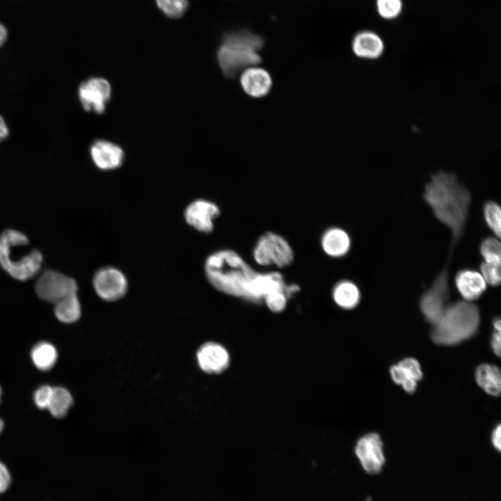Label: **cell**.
I'll return each mask as SVG.
<instances>
[{
    "instance_id": "e0dca14e",
    "label": "cell",
    "mask_w": 501,
    "mask_h": 501,
    "mask_svg": "<svg viewBox=\"0 0 501 501\" xmlns=\"http://www.w3.org/2000/svg\"><path fill=\"white\" fill-rule=\"evenodd\" d=\"M351 49L358 58L367 60L379 58L383 53L385 45L383 39L376 33L365 30L357 33L353 38Z\"/></svg>"
},
{
    "instance_id": "d4e9b609",
    "label": "cell",
    "mask_w": 501,
    "mask_h": 501,
    "mask_svg": "<svg viewBox=\"0 0 501 501\" xmlns=\"http://www.w3.org/2000/svg\"><path fill=\"white\" fill-rule=\"evenodd\" d=\"M479 252L484 259L483 262L500 264L501 246L499 239L491 237L483 239L479 246Z\"/></svg>"
},
{
    "instance_id": "d6a6232c",
    "label": "cell",
    "mask_w": 501,
    "mask_h": 501,
    "mask_svg": "<svg viewBox=\"0 0 501 501\" xmlns=\"http://www.w3.org/2000/svg\"><path fill=\"white\" fill-rule=\"evenodd\" d=\"M501 427L500 424H498L492 432L491 442L493 445L498 450L500 451L501 448Z\"/></svg>"
},
{
    "instance_id": "ffe728a7",
    "label": "cell",
    "mask_w": 501,
    "mask_h": 501,
    "mask_svg": "<svg viewBox=\"0 0 501 501\" xmlns=\"http://www.w3.org/2000/svg\"><path fill=\"white\" fill-rule=\"evenodd\" d=\"M475 379L480 388L490 395L498 397L501 390L500 369L493 365L482 364L475 371Z\"/></svg>"
},
{
    "instance_id": "74e56055",
    "label": "cell",
    "mask_w": 501,
    "mask_h": 501,
    "mask_svg": "<svg viewBox=\"0 0 501 501\" xmlns=\"http://www.w3.org/2000/svg\"><path fill=\"white\" fill-rule=\"evenodd\" d=\"M3 426H4V424H3V420L1 419H0V433L3 430Z\"/></svg>"
},
{
    "instance_id": "4316f807",
    "label": "cell",
    "mask_w": 501,
    "mask_h": 501,
    "mask_svg": "<svg viewBox=\"0 0 501 501\" xmlns=\"http://www.w3.org/2000/svg\"><path fill=\"white\" fill-rule=\"evenodd\" d=\"M376 7L378 14L385 19H393L401 13L402 0H376Z\"/></svg>"
},
{
    "instance_id": "d590c367",
    "label": "cell",
    "mask_w": 501,
    "mask_h": 501,
    "mask_svg": "<svg viewBox=\"0 0 501 501\" xmlns=\"http://www.w3.org/2000/svg\"><path fill=\"white\" fill-rule=\"evenodd\" d=\"M8 32L6 27L0 22V47L3 45L6 40Z\"/></svg>"
},
{
    "instance_id": "4fadbf2b",
    "label": "cell",
    "mask_w": 501,
    "mask_h": 501,
    "mask_svg": "<svg viewBox=\"0 0 501 501\" xmlns=\"http://www.w3.org/2000/svg\"><path fill=\"white\" fill-rule=\"evenodd\" d=\"M239 82L244 92L253 98H261L266 96L273 85L269 72L257 65L244 69L240 73Z\"/></svg>"
},
{
    "instance_id": "484cf974",
    "label": "cell",
    "mask_w": 501,
    "mask_h": 501,
    "mask_svg": "<svg viewBox=\"0 0 501 501\" xmlns=\"http://www.w3.org/2000/svg\"><path fill=\"white\" fill-rule=\"evenodd\" d=\"M159 8L168 17L179 18L187 9L188 0H156Z\"/></svg>"
},
{
    "instance_id": "7402d4cb",
    "label": "cell",
    "mask_w": 501,
    "mask_h": 501,
    "mask_svg": "<svg viewBox=\"0 0 501 501\" xmlns=\"http://www.w3.org/2000/svg\"><path fill=\"white\" fill-rule=\"evenodd\" d=\"M31 358L34 365L40 370L47 371L56 363L58 353L56 347L47 342L36 344L31 351Z\"/></svg>"
},
{
    "instance_id": "d6986e66",
    "label": "cell",
    "mask_w": 501,
    "mask_h": 501,
    "mask_svg": "<svg viewBox=\"0 0 501 501\" xmlns=\"http://www.w3.org/2000/svg\"><path fill=\"white\" fill-rule=\"evenodd\" d=\"M332 296L336 305L344 310L355 308L361 299L358 287L348 280H343L335 284Z\"/></svg>"
},
{
    "instance_id": "9c48e42d",
    "label": "cell",
    "mask_w": 501,
    "mask_h": 501,
    "mask_svg": "<svg viewBox=\"0 0 501 501\" xmlns=\"http://www.w3.org/2000/svg\"><path fill=\"white\" fill-rule=\"evenodd\" d=\"M78 94L86 111L100 114L105 111L106 104L111 97V87L106 79L93 77L80 85Z\"/></svg>"
},
{
    "instance_id": "2e32d148",
    "label": "cell",
    "mask_w": 501,
    "mask_h": 501,
    "mask_svg": "<svg viewBox=\"0 0 501 501\" xmlns=\"http://www.w3.org/2000/svg\"><path fill=\"white\" fill-rule=\"evenodd\" d=\"M454 282L463 300L470 302L478 299L487 287V284L481 273L470 269H463L457 271Z\"/></svg>"
},
{
    "instance_id": "277c9868",
    "label": "cell",
    "mask_w": 501,
    "mask_h": 501,
    "mask_svg": "<svg viewBox=\"0 0 501 501\" xmlns=\"http://www.w3.org/2000/svg\"><path fill=\"white\" fill-rule=\"evenodd\" d=\"M479 324L477 305L459 300L449 303L440 319L432 325L431 339L439 344L454 345L475 335Z\"/></svg>"
},
{
    "instance_id": "f35d334b",
    "label": "cell",
    "mask_w": 501,
    "mask_h": 501,
    "mask_svg": "<svg viewBox=\"0 0 501 501\" xmlns=\"http://www.w3.org/2000/svg\"><path fill=\"white\" fill-rule=\"evenodd\" d=\"M1 388L0 387V402H1Z\"/></svg>"
},
{
    "instance_id": "4dcf8cb0",
    "label": "cell",
    "mask_w": 501,
    "mask_h": 501,
    "mask_svg": "<svg viewBox=\"0 0 501 501\" xmlns=\"http://www.w3.org/2000/svg\"><path fill=\"white\" fill-rule=\"evenodd\" d=\"M10 483V473L6 465L0 461V493L6 491Z\"/></svg>"
},
{
    "instance_id": "836d02e7",
    "label": "cell",
    "mask_w": 501,
    "mask_h": 501,
    "mask_svg": "<svg viewBox=\"0 0 501 501\" xmlns=\"http://www.w3.org/2000/svg\"><path fill=\"white\" fill-rule=\"evenodd\" d=\"M299 290L300 287L296 284L287 285L285 287V293L287 299H289L294 294L299 292Z\"/></svg>"
},
{
    "instance_id": "9a60e30c",
    "label": "cell",
    "mask_w": 501,
    "mask_h": 501,
    "mask_svg": "<svg viewBox=\"0 0 501 501\" xmlns=\"http://www.w3.org/2000/svg\"><path fill=\"white\" fill-rule=\"evenodd\" d=\"M390 372L393 381L411 394L415 391L423 376L419 362L413 358H406L391 366Z\"/></svg>"
},
{
    "instance_id": "cb8c5ba5",
    "label": "cell",
    "mask_w": 501,
    "mask_h": 501,
    "mask_svg": "<svg viewBox=\"0 0 501 501\" xmlns=\"http://www.w3.org/2000/svg\"><path fill=\"white\" fill-rule=\"evenodd\" d=\"M483 214L487 226L495 237L500 239L501 234V210L500 205L494 201H487L483 206Z\"/></svg>"
},
{
    "instance_id": "8992f818",
    "label": "cell",
    "mask_w": 501,
    "mask_h": 501,
    "mask_svg": "<svg viewBox=\"0 0 501 501\" xmlns=\"http://www.w3.org/2000/svg\"><path fill=\"white\" fill-rule=\"evenodd\" d=\"M255 261L261 266L274 264L284 267L292 263L294 253L289 243L280 235L268 232L257 240L253 251Z\"/></svg>"
},
{
    "instance_id": "e575fe53",
    "label": "cell",
    "mask_w": 501,
    "mask_h": 501,
    "mask_svg": "<svg viewBox=\"0 0 501 501\" xmlns=\"http://www.w3.org/2000/svg\"><path fill=\"white\" fill-rule=\"evenodd\" d=\"M8 134V127L3 118L0 116V141L5 139Z\"/></svg>"
},
{
    "instance_id": "7c38bea8",
    "label": "cell",
    "mask_w": 501,
    "mask_h": 501,
    "mask_svg": "<svg viewBox=\"0 0 501 501\" xmlns=\"http://www.w3.org/2000/svg\"><path fill=\"white\" fill-rule=\"evenodd\" d=\"M199 367L208 374H220L229 366L230 355L221 344L209 342L202 344L196 353Z\"/></svg>"
},
{
    "instance_id": "44dd1931",
    "label": "cell",
    "mask_w": 501,
    "mask_h": 501,
    "mask_svg": "<svg viewBox=\"0 0 501 501\" xmlns=\"http://www.w3.org/2000/svg\"><path fill=\"white\" fill-rule=\"evenodd\" d=\"M54 312L56 317L63 323L70 324L77 321L81 314L77 293L69 295L55 303Z\"/></svg>"
},
{
    "instance_id": "5bb4252c",
    "label": "cell",
    "mask_w": 501,
    "mask_h": 501,
    "mask_svg": "<svg viewBox=\"0 0 501 501\" xmlns=\"http://www.w3.org/2000/svg\"><path fill=\"white\" fill-rule=\"evenodd\" d=\"M90 155L95 166L104 170L118 168L124 159L122 149L105 140H97L93 143L90 147Z\"/></svg>"
},
{
    "instance_id": "ba28073f",
    "label": "cell",
    "mask_w": 501,
    "mask_h": 501,
    "mask_svg": "<svg viewBox=\"0 0 501 501\" xmlns=\"http://www.w3.org/2000/svg\"><path fill=\"white\" fill-rule=\"evenodd\" d=\"M93 285L97 296L106 301H115L127 293L128 283L124 273L119 269L103 267L97 271L93 278Z\"/></svg>"
},
{
    "instance_id": "f1b7e54d",
    "label": "cell",
    "mask_w": 501,
    "mask_h": 501,
    "mask_svg": "<svg viewBox=\"0 0 501 501\" xmlns=\"http://www.w3.org/2000/svg\"><path fill=\"white\" fill-rule=\"evenodd\" d=\"M287 299L283 290H276L267 294L263 301L271 311L280 312L285 308Z\"/></svg>"
},
{
    "instance_id": "52a82bcc",
    "label": "cell",
    "mask_w": 501,
    "mask_h": 501,
    "mask_svg": "<svg viewBox=\"0 0 501 501\" xmlns=\"http://www.w3.org/2000/svg\"><path fill=\"white\" fill-rule=\"evenodd\" d=\"M77 289L74 279L51 269L42 272L35 285L37 295L41 299L54 304L69 295L77 293Z\"/></svg>"
},
{
    "instance_id": "603a6c76",
    "label": "cell",
    "mask_w": 501,
    "mask_h": 501,
    "mask_svg": "<svg viewBox=\"0 0 501 501\" xmlns=\"http://www.w3.org/2000/svg\"><path fill=\"white\" fill-rule=\"evenodd\" d=\"M73 403L70 392L61 386L53 387L52 394L47 409L56 418H64Z\"/></svg>"
},
{
    "instance_id": "8fae6325",
    "label": "cell",
    "mask_w": 501,
    "mask_h": 501,
    "mask_svg": "<svg viewBox=\"0 0 501 501\" xmlns=\"http://www.w3.org/2000/svg\"><path fill=\"white\" fill-rule=\"evenodd\" d=\"M220 210L214 202L199 199L191 202L185 209L186 222L202 232H210L214 228L213 220L218 216Z\"/></svg>"
},
{
    "instance_id": "3957f363",
    "label": "cell",
    "mask_w": 501,
    "mask_h": 501,
    "mask_svg": "<svg viewBox=\"0 0 501 501\" xmlns=\"http://www.w3.org/2000/svg\"><path fill=\"white\" fill-rule=\"evenodd\" d=\"M263 45L260 35L246 30L226 34L217 51L218 63L225 77L234 78L244 69L259 65Z\"/></svg>"
},
{
    "instance_id": "7a4b0ae2",
    "label": "cell",
    "mask_w": 501,
    "mask_h": 501,
    "mask_svg": "<svg viewBox=\"0 0 501 501\" xmlns=\"http://www.w3.org/2000/svg\"><path fill=\"white\" fill-rule=\"evenodd\" d=\"M423 198L436 218L450 230L449 253H452L466 228L471 202L469 190L454 174L440 171L431 175Z\"/></svg>"
},
{
    "instance_id": "ac0fdd59",
    "label": "cell",
    "mask_w": 501,
    "mask_h": 501,
    "mask_svg": "<svg viewBox=\"0 0 501 501\" xmlns=\"http://www.w3.org/2000/svg\"><path fill=\"white\" fill-rule=\"evenodd\" d=\"M324 251L329 256L340 257L350 250L351 239L348 233L340 228H331L324 234L321 240Z\"/></svg>"
},
{
    "instance_id": "6da1fadb",
    "label": "cell",
    "mask_w": 501,
    "mask_h": 501,
    "mask_svg": "<svg viewBox=\"0 0 501 501\" xmlns=\"http://www.w3.org/2000/svg\"><path fill=\"white\" fill-rule=\"evenodd\" d=\"M205 274L217 290L253 303H260L273 291L285 290L286 283L279 272L254 271L234 250H221L207 257Z\"/></svg>"
},
{
    "instance_id": "8d00e7d4",
    "label": "cell",
    "mask_w": 501,
    "mask_h": 501,
    "mask_svg": "<svg viewBox=\"0 0 501 501\" xmlns=\"http://www.w3.org/2000/svg\"><path fill=\"white\" fill-rule=\"evenodd\" d=\"M493 326L495 330L501 331V321L498 317L494 318L493 321Z\"/></svg>"
},
{
    "instance_id": "30bf717a",
    "label": "cell",
    "mask_w": 501,
    "mask_h": 501,
    "mask_svg": "<svg viewBox=\"0 0 501 501\" xmlns=\"http://www.w3.org/2000/svg\"><path fill=\"white\" fill-rule=\"evenodd\" d=\"M355 453L363 469L369 474L379 473L385 463L383 443L376 433L361 437L356 444Z\"/></svg>"
},
{
    "instance_id": "1f68e13d",
    "label": "cell",
    "mask_w": 501,
    "mask_h": 501,
    "mask_svg": "<svg viewBox=\"0 0 501 501\" xmlns=\"http://www.w3.org/2000/svg\"><path fill=\"white\" fill-rule=\"evenodd\" d=\"M500 331L495 330L491 342L492 349L498 356H500Z\"/></svg>"
},
{
    "instance_id": "83f0119b",
    "label": "cell",
    "mask_w": 501,
    "mask_h": 501,
    "mask_svg": "<svg viewBox=\"0 0 501 501\" xmlns=\"http://www.w3.org/2000/svg\"><path fill=\"white\" fill-rule=\"evenodd\" d=\"M480 273L487 285L498 286L501 280L500 264L483 262L480 264Z\"/></svg>"
},
{
    "instance_id": "5b68a950",
    "label": "cell",
    "mask_w": 501,
    "mask_h": 501,
    "mask_svg": "<svg viewBox=\"0 0 501 501\" xmlns=\"http://www.w3.org/2000/svg\"><path fill=\"white\" fill-rule=\"evenodd\" d=\"M29 245L27 237L20 231L7 229L0 235V266L12 278L25 281L37 276L42 268L43 257L35 249L19 253Z\"/></svg>"
},
{
    "instance_id": "f546056e",
    "label": "cell",
    "mask_w": 501,
    "mask_h": 501,
    "mask_svg": "<svg viewBox=\"0 0 501 501\" xmlns=\"http://www.w3.org/2000/svg\"><path fill=\"white\" fill-rule=\"evenodd\" d=\"M53 387L43 385L34 392L33 399L35 405L41 409H47L52 394Z\"/></svg>"
}]
</instances>
